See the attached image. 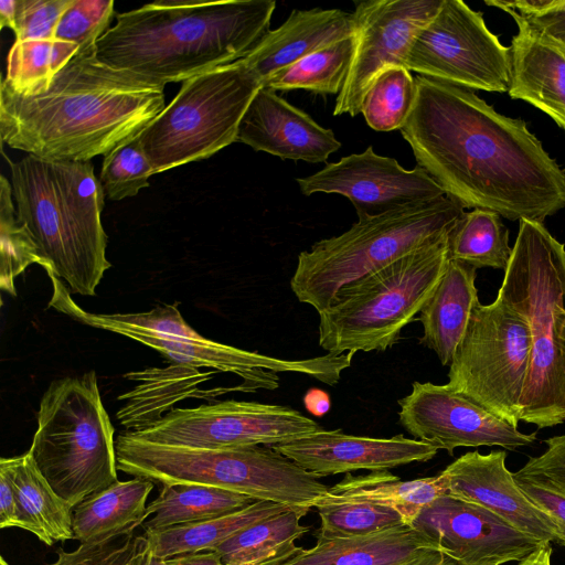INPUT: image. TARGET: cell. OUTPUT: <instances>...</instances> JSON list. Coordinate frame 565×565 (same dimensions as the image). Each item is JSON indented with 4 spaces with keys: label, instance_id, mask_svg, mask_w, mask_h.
I'll return each instance as SVG.
<instances>
[{
    "label": "cell",
    "instance_id": "cell-1",
    "mask_svg": "<svg viewBox=\"0 0 565 565\" xmlns=\"http://www.w3.org/2000/svg\"><path fill=\"white\" fill-rule=\"evenodd\" d=\"M399 129L417 166L465 207L511 221H543L565 207V171L524 120L498 113L472 90L415 77Z\"/></svg>",
    "mask_w": 565,
    "mask_h": 565
},
{
    "label": "cell",
    "instance_id": "cell-2",
    "mask_svg": "<svg viewBox=\"0 0 565 565\" xmlns=\"http://www.w3.org/2000/svg\"><path fill=\"white\" fill-rule=\"evenodd\" d=\"M81 50L33 95L0 87V137L42 159L90 161L136 139L164 109V93Z\"/></svg>",
    "mask_w": 565,
    "mask_h": 565
},
{
    "label": "cell",
    "instance_id": "cell-3",
    "mask_svg": "<svg viewBox=\"0 0 565 565\" xmlns=\"http://www.w3.org/2000/svg\"><path fill=\"white\" fill-rule=\"evenodd\" d=\"M273 0L154 1L116 14L97 58L164 87L245 57L269 31Z\"/></svg>",
    "mask_w": 565,
    "mask_h": 565
},
{
    "label": "cell",
    "instance_id": "cell-4",
    "mask_svg": "<svg viewBox=\"0 0 565 565\" xmlns=\"http://www.w3.org/2000/svg\"><path fill=\"white\" fill-rule=\"evenodd\" d=\"M19 222L28 230L47 275L70 291L95 296L105 271L104 192L90 161H57L26 154L10 163Z\"/></svg>",
    "mask_w": 565,
    "mask_h": 565
},
{
    "label": "cell",
    "instance_id": "cell-5",
    "mask_svg": "<svg viewBox=\"0 0 565 565\" xmlns=\"http://www.w3.org/2000/svg\"><path fill=\"white\" fill-rule=\"evenodd\" d=\"M498 299L518 311L532 339L521 420L565 422V246L543 223L521 220Z\"/></svg>",
    "mask_w": 565,
    "mask_h": 565
},
{
    "label": "cell",
    "instance_id": "cell-6",
    "mask_svg": "<svg viewBox=\"0 0 565 565\" xmlns=\"http://www.w3.org/2000/svg\"><path fill=\"white\" fill-rule=\"evenodd\" d=\"M118 470L159 484L221 488L289 507L315 508L329 491L317 476L268 446L206 449L116 438Z\"/></svg>",
    "mask_w": 565,
    "mask_h": 565
},
{
    "label": "cell",
    "instance_id": "cell-7",
    "mask_svg": "<svg viewBox=\"0 0 565 565\" xmlns=\"http://www.w3.org/2000/svg\"><path fill=\"white\" fill-rule=\"evenodd\" d=\"M463 210L444 195L359 218L344 233L320 239L298 255L290 288L319 313L345 285L448 235Z\"/></svg>",
    "mask_w": 565,
    "mask_h": 565
},
{
    "label": "cell",
    "instance_id": "cell-8",
    "mask_svg": "<svg viewBox=\"0 0 565 565\" xmlns=\"http://www.w3.org/2000/svg\"><path fill=\"white\" fill-rule=\"evenodd\" d=\"M114 435L97 375L89 371L49 385L28 451L55 493L74 508L118 481Z\"/></svg>",
    "mask_w": 565,
    "mask_h": 565
},
{
    "label": "cell",
    "instance_id": "cell-9",
    "mask_svg": "<svg viewBox=\"0 0 565 565\" xmlns=\"http://www.w3.org/2000/svg\"><path fill=\"white\" fill-rule=\"evenodd\" d=\"M448 260L446 235L345 285L319 312V345L332 354L392 348L429 299Z\"/></svg>",
    "mask_w": 565,
    "mask_h": 565
},
{
    "label": "cell",
    "instance_id": "cell-10",
    "mask_svg": "<svg viewBox=\"0 0 565 565\" xmlns=\"http://www.w3.org/2000/svg\"><path fill=\"white\" fill-rule=\"evenodd\" d=\"M262 86L243 58L183 82L138 137L153 173L206 159L236 141L241 120Z\"/></svg>",
    "mask_w": 565,
    "mask_h": 565
},
{
    "label": "cell",
    "instance_id": "cell-11",
    "mask_svg": "<svg viewBox=\"0 0 565 565\" xmlns=\"http://www.w3.org/2000/svg\"><path fill=\"white\" fill-rule=\"evenodd\" d=\"M526 320L500 299L480 302L449 364L447 385L518 427L531 366Z\"/></svg>",
    "mask_w": 565,
    "mask_h": 565
},
{
    "label": "cell",
    "instance_id": "cell-12",
    "mask_svg": "<svg viewBox=\"0 0 565 565\" xmlns=\"http://www.w3.org/2000/svg\"><path fill=\"white\" fill-rule=\"evenodd\" d=\"M405 67L472 92L504 93L510 87L511 49L488 29L481 12L460 0H443L417 32Z\"/></svg>",
    "mask_w": 565,
    "mask_h": 565
},
{
    "label": "cell",
    "instance_id": "cell-13",
    "mask_svg": "<svg viewBox=\"0 0 565 565\" xmlns=\"http://www.w3.org/2000/svg\"><path fill=\"white\" fill-rule=\"evenodd\" d=\"M322 428L289 406L227 399L191 408H173L154 425L129 433L154 444L228 449L271 447Z\"/></svg>",
    "mask_w": 565,
    "mask_h": 565
},
{
    "label": "cell",
    "instance_id": "cell-14",
    "mask_svg": "<svg viewBox=\"0 0 565 565\" xmlns=\"http://www.w3.org/2000/svg\"><path fill=\"white\" fill-rule=\"evenodd\" d=\"M443 0H366L355 2L354 52L337 96L334 116L361 114L370 86L386 68L404 66L417 32L438 12Z\"/></svg>",
    "mask_w": 565,
    "mask_h": 565
},
{
    "label": "cell",
    "instance_id": "cell-15",
    "mask_svg": "<svg viewBox=\"0 0 565 565\" xmlns=\"http://www.w3.org/2000/svg\"><path fill=\"white\" fill-rule=\"evenodd\" d=\"M398 405L399 424L413 438L449 455L459 447L499 446L514 450L536 439V431L521 433L447 384L414 382Z\"/></svg>",
    "mask_w": 565,
    "mask_h": 565
},
{
    "label": "cell",
    "instance_id": "cell-16",
    "mask_svg": "<svg viewBox=\"0 0 565 565\" xmlns=\"http://www.w3.org/2000/svg\"><path fill=\"white\" fill-rule=\"evenodd\" d=\"M296 182L307 196L322 192L348 198L358 220L446 195L420 167L406 170L394 158L375 153L371 146Z\"/></svg>",
    "mask_w": 565,
    "mask_h": 565
},
{
    "label": "cell",
    "instance_id": "cell-17",
    "mask_svg": "<svg viewBox=\"0 0 565 565\" xmlns=\"http://www.w3.org/2000/svg\"><path fill=\"white\" fill-rule=\"evenodd\" d=\"M456 565H502L521 562L551 544L531 537L489 510L441 495L412 523Z\"/></svg>",
    "mask_w": 565,
    "mask_h": 565
},
{
    "label": "cell",
    "instance_id": "cell-18",
    "mask_svg": "<svg viewBox=\"0 0 565 565\" xmlns=\"http://www.w3.org/2000/svg\"><path fill=\"white\" fill-rule=\"evenodd\" d=\"M505 458L503 450L460 456L440 472L447 494L489 510L531 537L561 545L558 526L519 488Z\"/></svg>",
    "mask_w": 565,
    "mask_h": 565
},
{
    "label": "cell",
    "instance_id": "cell-19",
    "mask_svg": "<svg viewBox=\"0 0 565 565\" xmlns=\"http://www.w3.org/2000/svg\"><path fill=\"white\" fill-rule=\"evenodd\" d=\"M271 448L318 478L358 470L383 471L413 462H426L438 451L430 444L402 434L374 438L348 435L339 428H322Z\"/></svg>",
    "mask_w": 565,
    "mask_h": 565
},
{
    "label": "cell",
    "instance_id": "cell-20",
    "mask_svg": "<svg viewBox=\"0 0 565 565\" xmlns=\"http://www.w3.org/2000/svg\"><path fill=\"white\" fill-rule=\"evenodd\" d=\"M236 141L281 160L324 162L341 142L331 129L262 86L246 109Z\"/></svg>",
    "mask_w": 565,
    "mask_h": 565
},
{
    "label": "cell",
    "instance_id": "cell-21",
    "mask_svg": "<svg viewBox=\"0 0 565 565\" xmlns=\"http://www.w3.org/2000/svg\"><path fill=\"white\" fill-rule=\"evenodd\" d=\"M518 25L511 42L509 95L550 116L565 131V49L514 10H507Z\"/></svg>",
    "mask_w": 565,
    "mask_h": 565
},
{
    "label": "cell",
    "instance_id": "cell-22",
    "mask_svg": "<svg viewBox=\"0 0 565 565\" xmlns=\"http://www.w3.org/2000/svg\"><path fill=\"white\" fill-rule=\"evenodd\" d=\"M353 13L340 9L292 10L287 20L269 30L244 62L264 83L302 57L353 36Z\"/></svg>",
    "mask_w": 565,
    "mask_h": 565
},
{
    "label": "cell",
    "instance_id": "cell-23",
    "mask_svg": "<svg viewBox=\"0 0 565 565\" xmlns=\"http://www.w3.org/2000/svg\"><path fill=\"white\" fill-rule=\"evenodd\" d=\"M213 375L214 372H201L198 367L178 363L126 373L125 379L139 384L118 396L124 404L117 412V419L127 431H140L158 423L180 401L227 393L228 388L224 387L200 390V385Z\"/></svg>",
    "mask_w": 565,
    "mask_h": 565
},
{
    "label": "cell",
    "instance_id": "cell-24",
    "mask_svg": "<svg viewBox=\"0 0 565 565\" xmlns=\"http://www.w3.org/2000/svg\"><path fill=\"white\" fill-rule=\"evenodd\" d=\"M479 303L476 268L456 260L448 265L429 299L419 312L423 324L420 344L449 365Z\"/></svg>",
    "mask_w": 565,
    "mask_h": 565
},
{
    "label": "cell",
    "instance_id": "cell-25",
    "mask_svg": "<svg viewBox=\"0 0 565 565\" xmlns=\"http://www.w3.org/2000/svg\"><path fill=\"white\" fill-rule=\"evenodd\" d=\"M429 548L438 546L414 526L403 525L367 535L317 539L315 546L282 565H398Z\"/></svg>",
    "mask_w": 565,
    "mask_h": 565
},
{
    "label": "cell",
    "instance_id": "cell-26",
    "mask_svg": "<svg viewBox=\"0 0 565 565\" xmlns=\"http://www.w3.org/2000/svg\"><path fill=\"white\" fill-rule=\"evenodd\" d=\"M0 467L7 470L14 488L18 527L49 546L74 540L73 507L55 493L29 451L1 458Z\"/></svg>",
    "mask_w": 565,
    "mask_h": 565
},
{
    "label": "cell",
    "instance_id": "cell-27",
    "mask_svg": "<svg viewBox=\"0 0 565 565\" xmlns=\"http://www.w3.org/2000/svg\"><path fill=\"white\" fill-rule=\"evenodd\" d=\"M153 486L134 477L88 495L73 508L74 540L83 544L135 531L148 519L146 502Z\"/></svg>",
    "mask_w": 565,
    "mask_h": 565
},
{
    "label": "cell",
    "instance_id": "cell-28",
    "mask_svg": "<svg viewBox=\"0 0 565 565\" xmlns=\"http://www.w3.org/2000/svg\"><path fill=\"white\" fill-rule=\"evenodd\" d=\"M290 508L270 501H256L248 507L215 518L145 531V545L156 557H169L214 551L246 526Z\"/></svg>",
    "mask_w": 565,
    "mask_h": 565
},
{
    "label": "cell",
    "instance_id": "cell-29",
    "mask_svg": "<svg viewBox=\"0 0 565 565\" xmlns=\"http://www.w3.org/2000/svg\"><path fill=\"white\" fill-rule=\"evenodd\" d=\"M309 508H290L241 530L214 551L224 565H282L302 547L296 545L310 529L300 523Z\"/></svg>",
    "mask_w": 565,
    "mask_h": 565
},
{
    "label": "cell",
    "instance_id": "cell-30",
    "mask_svg": "<svg viewBox=\"0 0 565 565\" xmlns=\"http://www.w3.org/2000/svg\"><path fill=\"white\" fill-rule=\"evenodd\" d=\"M447 494L439 473L415 480H401L388 470L345 477L329 488L327 495L334 499L374 503L397 511L412 525L419 513L437 498Z\"/></svg>",
    "mask_w": 565,
    "mask_h": 565
},
{
    "label": "cell",
    "instance_id": "cell-31",
    "mask_svg": "<svg viewBox=\"0 0 565 565\" xmlns=\"http://www.w3.org/2000/svg\"><path fill=\"white\" fill-rule=\"evenodd\" d=\"M257 500L234 491L190 483L162 484L147 507L145 531L202 521L242 510Z\"/></svg>",
    "mask_w": 565,
    "mask_h": 565
},
{
    "label": "cell",
    "instance_id": "cell-32",
    "mask_svg": "<svg viewBox=\"0 0 565 565\" xmlns=\"http://www.w3.org/2000/svg\"><path fill=\"white\" fill-rule=\"evenodd\" d=\"M512 255L509 231L494 212H463L448 233V259L476 269H507Z\"/></svg>",
    "mask_w": 565,
    "mask_h": 565
},
{
    "label": "cell",
    "instance_id": "cell-33",
    "mask_svg": "<svg viewBox=\"0 0 565 565\" xmlns=\"http://www.w3.org/2000/svg\"><path fill=\"white\" fill-rule=\"evenodd\" d=\"M544 443L546 449L512 475L531 502L558 526L565 547V435Z\"/></svg>",
    "mask_w": 565,
    "mask_h": 565
},
{
    "label": "cell",
    "instance_id": "cell-34",
    "mask_svg": "<svg viewBox=\"0 0 565 565\" xmlns=\"http://www.w3.org/2000/svg\"><path fill=\"white\" fill-rule=\"evenodd\" d=\"M354 35L316 51L264 83L275 92L305 89L317 94H339L354 52Z\"/></svg>",
    "mask_w": 565,
    "mask_h": 565
},
{
    "label": "cell",
    "instance_id": "cell-35",
    "mask_svg": "<svg viewBox=\"0 0 565 565\" xmlns=\"http://www.w3.org/2000/svg\"><path fill=\"white\" fill-rule=\"evenodd\" d=\"M78 51L77 45L55 39L14 41L2 83L21 95L36 94Z\"/></svg>",
    "mask_w": 565,
    "mask_h": 565
},
{
    "label": "cell",
    "instance_id": "cell-36",
    "mask_svg": "<svg viewBox=\"0 0 565 565\" xmlns=\"http://www.w3.org/2000/svg\"><path fill=\"white\" fill-rule=\"evenodd\" d=\"M315 508L320 518L317 539L367 535L406 524L395 510L364 501L324 495Z\"/></svg>",
    "mask_w": 565,
    "mask_h": 565
},
{
    "label": "cell",
    "instance_id": "cell-37",
    "mask_svg": "<svg viewBox=\"0 0 565 565\" xmlns=\"http://www.w3.org/2000/svg\"><path fill=\"white\" fill-rule=\"evenodd\" d=\"M415 78L404 66L384 70L372 83L362 103L361 114L376 131L401 129L414 107Z\"/></svg>",
    "mask_w": 565,
    "mask_h": 565
},
{
    "label": "cell",
    "instance_id": "cell-38",
    "mask_svg": "<svg viewBox=\"0 0 565 565\" xmlns=\"http://www.w3.org/2000/svg\"><path fill=\"white\" fill-rule=\"evenodd\" d=\"M9 180L0 178V287L15 296L14 280L32 264L43 266L38 247L28 230L19 222Z\"/></svg>",
    "mask_w": 565,
    "mask_h": 565
},
{
    "label": "cell",
    "instance_id": "cell-39",
    "mask_svg": "<svg viewBox=\"0 0 565 565\" xmlns=\"http://www.w3.org/2000/svg\"><path fill=\"white\" fill-rule=\"evenodd\" d=\"M153 168L136 138L104 156L99 183L108 200L135 196L149 185Z\"/></svg>",
    "mask_w": 565,
    "mask_h": 565
},
{
    "label": "cell",
    "instance_id": "cell-40",
    "mask_svg": "<svg viewBox=\"0 0 565 565\" xmlns=\"http://www.w3.org/2000/svg\"><path fill=\"white\" fill-rule=\"evenodd\" d=\"M114 7L113 0H73L60 18L54 39L73 43L79 51L95 46L116 17Z\"/></svg>",
    "mask_w": 565,
    "mask_h": 565
},
{
    "label": "cell",
    "instance_id": "cell-41",
    "mask_svg": "<svg viewBox=\"0 0 565 565\" xmlns=\"http://www.w3.org/2000/svg\"><path fill=\"white\" fill-rule=\"evenodd\" d=\"M143 536L127 531L100 541L79 544L73 552L56 551L57 558L47 565H126L139 551Z\"/></svg>",
    "mask_w": 565,
    "mask_h": 565
},
{
    "label": "cell",
    "instance_id": "cell-42",
    "mask_svg": "<svg viewBox=\"0 0 565 565\" xmlns=\"http://www.w3.org/2000/svg\"><path fill=\"white\" fill-rule=\"evenodd\" d=\"M73 0H17L15 41L53 40L56 25Z\"/></svg>",
    "mask_w": 565,
    "mask_h": 565
},
{
    "label": "cell",
    "instance_id": "cell-43",
    "mask_svg": "<svg viewBox=\"0 0 565 565\" xmlns=\"http://www.w3.org/2000/svg\"><path fill=\"white\" fill-rule=\"evenodd\" d=\"M524 18L534 29L565 49V0H556L552 8Z\"/></svg>",
    "mask_w": 565,
    "mask_h": 565
},
{
    "label": "cell",
    "instance_id": "cell-44",
    "mask_svg": "<svg viewBox=\"0 0 565 565\" xmlns=\"http://www.w3.org/2000/svg\"><path fill=\"white\" fill-rule=\"evenodd\" d=\"M19 511L14 488L7 470L0 467V527H18Z\"/></svg>",
    "mask_w": 565,
    "mask_h": 565
},
{
    "label": "cell",
    "instance_id": "cell-45",
    "mask_svg": "<svg viewBox=\"0 0 565 565\" xmlns=\"http://www.w3.org/2000/svg\"><path fill=\"white\" fill-rule=\"evenodd\" d=\"M163 565H224L215 551L175 555L164 559Z\"/></svg>",
    "mask_w": 565,
    "mask_h": 565
},
{
    "label": "cell",
    "instance_id": "cell-46",
    "mask_svg": "<svg viewBox=\"0 0 565 565\" xmlns=\"http://www.w3.org/2000/svg\"><path fill=\"white\" fill-rule=\"evenodd\" d=\"M303 405L311 415L321 417L330 411L331 399L326 391L312 387L306 392Z\"/></svg>",
    "mask_w": 565,
    "mask_h": 565
},
{
    "label": "cell",
    "instance_id": "cell-47",
    "mask_svg": "<svg viewBox=\"0 0 565 565\" xmlns=\"http://www.w3.org/2000/svg\"><path fill=\"white\" fill-rule=\"evenodd\" d=\"M398 565H456V563L443 551L429 548Z\"/></svg>",
    "mask_w": 565,
    "mask_h": 565
},
{
    "label": "cell",
    "instance_id": "cell-48",
    "mask_svg": "<svg viewBox=\"0 0 565 565\" xmlns=\"http://www.w3.org/2000/svg\"><path fill=\"white\" fill-rule=\"evenodd\" d=\"M143 536V535H142ZM164 559L156 557L152 552L145 545V539L139 551L126 565H163Z\"/></svg>",
    "mask_w": 565,
    "mask_h": 565
},
{
    "label": "cell",
    "instance_id": "cell-49",
    "mask_svg": "<svg viewBox=\"0 0 565 565\" xmlns=\"http://www.w3.org/2000/svg\"><path fill=\"white\" fill-rule=\"evenodd\" d=\"M15 2L17 0H1L0 1V26L14 29L15 17Z\"/></svg>",
    "mask_w": 565,
    "mask_h": 565
}]
</instances>
